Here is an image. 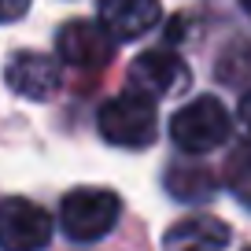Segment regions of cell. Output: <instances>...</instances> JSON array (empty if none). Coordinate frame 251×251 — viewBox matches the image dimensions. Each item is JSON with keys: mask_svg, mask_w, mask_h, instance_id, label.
I'll list each match as a JSON object with an SVG mask.
<instances>
[{"mask_svg": "<svg viewBox=\"0 0 251 251\" xmlns=\"http://www.w3.org/2000/svg\"><path fill=\"white\" fill-rule=\"evenodd\" d=\"M226 244H229V226L211 214L181 218L163 236V251H226Z\"/></svg>", "mask_w": 251, "mask_h": 251, "instance_id": "obj_9", "label": "cell"}, {"mask_svg": "<svg viewBox=\"0 0 251 251\" xmlns=\"http://www.w3.org/2000/svg\"><path fill=\"white\" fill-rule=\"evenodd\" d=\"M30 0H0V23H15L19 15H26Z\"/></svg>", "mask_w": 251, "mask_h": 251, "instance_id": "obj_10", "label": "cell"}, {"mask_svg": "<svg viewBox=\"0 0 251 251\" xmlns=\"http://www.w3.org/2000/svg\"><path fill=\"white\" fill-rule=\"evenodd\" d=\"M248 251H251V248H248Z\"/></svg>", "mask_w": 251, "mask_h": 251, "instance_id": "obj_13", "label": "cell"}, {"mask_svg": "<svg viewBox=\"0 0 251 251\" xmlns=\"http://www.w3.org/2000/svg\"><path fill=\"white\" fill-rule=\"evenodd\" d=\"M229 129H233V122H229V111L218 96H196L170 118V137L177 141L181 151H192V155L229 141Z\"/></svg>", "mask_w": 251, "mask_h": 251, "instance_id": "obj_3", "label": "cell"}, {"mask_svg": "<svg viewBox=\"0 0 251 251\" xmlns=\"http://www.w3.org/2000/svg\"><path fill=\"white\" fill-rule=\"evenodd\" d=\"M236 118H240V129H244V137H248V144H251V93L240 100V115Z\"/></svg>", "mask_w": 251, "mask_h": 251, "instance_id": "obj_11", "label": "cell"}, {"mask_svg": "<svg viewBox=\"0 0 251 251\" xmlns=\"http://www.w3.org/2000/svg\"><path fill=\"white\" fill-rule=\"evenodd\" d=\"M155 129H159L155 103L137 89L111 96L100 107V133L103 141L118 144V148H148L155 141Z\"/></svg>", "mask_w": 251, "mask_h": 251, "instance_id": "obj_1", "label": "cell"}, {"mask_svg": "<svg viewBox=\"0 0 251 251\" xmlns=\"http://www.w3.org/2000/svg\"><path fill=\"white\" fill-rule=\"evenodd\" d=\"M129 78H133L137 93L155 100V96H174V93H181V89L188 85V67H185V59H181L177 52L148 48V52L137 55Z\"/></svg>", "mask_w": 251, "mask_h": 251, "instance_id": "obj_6", "label": "cell"}, {"mask_svg": "<svg viewBox=\"0 0 251 251\" xmlns=\"http://www.w3.org/2000/svg\"><path fill=\"white\" fill-rule=\"evenodd\" d=\"M4 81L11 93L26 96V100H48L59 89V67L41 52H19L4 67Z\"/></svg>", "mask_w": 251, "mask_h": 251, "instance_id": "obj_7", "label": "cell"}, {"mask_svg": "<svg viewBox=\"0 0 251 251\" xmlns=\"http://www.w3.org/2000/svg\"><path fill=\"white\" fill-rule=\"evenodd\" d=\"M52 240V218L30 200H0V251H45Z\"/></svg>", "mask_w": 251, "mask_h": 251, "instance_id": "obj_4", "label": "cell"}, {"mask_svg": "<svg viewBox=\"0 0 251 251\" xmlns=\"http://www.w3.org/2000/svg\"><path fill=\"white\" fill-rule=\"evenodd\" d=\"M55 48H59V59L78 67V71H100L107 67L111 55H115V41L107 37L100 23L93 19H74L55 33Z\"/></svg>", "mask_w": 251, "mask_h": 251, "instance_id": "obj_5", "label": "cell"}, {"mask_svg": "<svg viewBox=\"0 0 251 251\" xmlns=\"http://www.w3.org/2000/svg\"><path fill=\"white\" fill-rule=\"evenodd\" d=\"M240 8H244V11H248V15H251V0H240Z\"/></svg>", "mask_w": 251, "mask_h": 251, "instance_id": "obj_12", "label": "cell"}, {"mask_svg": "<svg viewBox=\"0 0 251 251\" xmlns=\"http://www.w3.org/2000/svg\"><path fill=\"white\" fill-rule=\"evenodd\" d=\"M163 15L159 0H100V26L115 41H137Z\"/></svg>", "mask_w": 251, "mask_h": 251, "instance_id": "obj_8", "label": "cell"}, {"mask_svg": "<svg viewBox=\"0 0 251 251\" xmlns=\"http://www.w3.org/2000/svg\"><path fill=\"white\" fill-rule=\"evenodd\" d=\"M122 203L111 188H74L59 207V226L74 244H93L115 229Z\"/></svg>", "mask_w": 251, "mask_h": 251, "instance_id": "obj_2", "label": "cell"}]
</instances>
